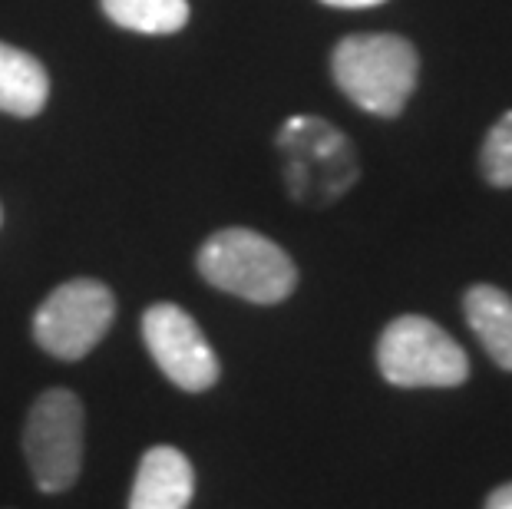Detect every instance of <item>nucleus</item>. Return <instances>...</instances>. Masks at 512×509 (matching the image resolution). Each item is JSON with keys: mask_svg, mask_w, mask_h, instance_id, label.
I'll return each mask as SVG.
<instances>
[{"mask_svg": "<svg viewBox=\"0 0 512 509\" xmlns=\"http://www.w3.org/2000/svg\"><path fill=\"white\" fill-rule=\"evenodd\" d=\"M321 4H328V7H344V10H364V7H380V4H387V0H321Z\"/></svg>", "mask_w": 512, "mask_h": 509, "instance_id": "4468645a", "label": "nucleus"}, {"mask_svg": "<svg viewBox=\"0 0 512 509\" xmlns=\"http://www.w3.org/2000/svg\"><path fill=\"white\" fill-rule=\"evenodd\" d=\"M479 169L489 186L512 189V110L496 119V126L489 129L483 153H479Z\"/></svg>", "mask_w": 512, "mask_h": 509, "instance_id": "f8f14e48", "label": "nucleus"}, {"mask_svg": "<svg viewBox=\"0 0 512 509\" xmlns=\"http://www.w3.org/2000/svg\"><path fill=\"white\" fill-rule=\"evenodd\" d=\"M50 77L37 57L0 43V110L10 116H37L47 106Z\"/></svg>", "mask_w": 512, "mask_h": 509, "instance_id": "1a4fd4ad", "label": "nucleus"}, {"mask_svg": "<svg viewBox=\"0 0 512 509\" xmlns=\"http://www.w3.org/2000/svg\"><path fill=\"white\" fill-rule=\"evenodd\" d=\"M334 80L341 93L374 116H400L417 90L420 57L397 34H357L334 47Z\"/></svg>", "mask_w": 512, "mask_h": 509, "instance_id": "f257e3e1", "label": "nucleus"}, {"mask_svg": "<svg viewBox=\"0 0 512 509\" xmlns=\"http://www.w3.org/2000/svg\"><path fill=\"white\" fill-rule=\"evenodd\" d=\"M195 493V470L176 447H152L136 470L129 509H189Z\"/></svg>", "mask_w": 512, "mask_h": 509, "instance_id": "6e6552de", "label": "nucleus"}, {"mask_svg": "<svg viewBox=\"0 0 512 509\" xmlns=\"http://www.w3.org/2000/svg\"><path fill=\"white\" fill-rule=\"evenodd\" d=\"M143 341L162 374L182 391L202 394L219 381V357L192 314L179 305H152L143 314Z\"/></svg>", "mask_w": 512, "mask_h": 509, "instance_id": "0eeeda50", "label": "nucleus"}, {"mask_svg": "<svg viewBox=\"0 0 512 509\" xmlns=\"http://www.w3.org/2000/svg\"><path fill=\"white\" fill-rule=\"evenodd\" d=\"M0 219H4V215H0Z\"/></svg>", "mask_w": 512, "mask_h": 509, "instance_id": "2eb2a0df", "label": "nucleus"}, {"mask_svg": "<svg viewBox=\"0 0 512 509\" xmlns=\"http://www.w3.org/2000/svg\"><path fill=\"white\" fill-rule=\"evenodd\" d=\"M24 457L43 493L70 490L83 467V404L73 391H43L27 414Z\"/></svg>", "mask_w": 512, "mask_h": 509, "instance_id": "39448f33", "label": "nucleus"}, {"mask_svg": "<svg viewBox=\"0 0 512 509\" xmlns=\"http://www.w3.org/2000/svg\"><path fill=\"white\" fill-rule=\"evenodd\" d=\"M116 318V298L103 281L76 278L60 285L34 314V338L60 361L90 354Z\"/></svg>", "mask_w": 512, "mask_h": 509, "instance_id": "423d86ee", "label": "nucleus"}, {"mask_svg": "<svg viewBox=\"0 0 512 509\" xmlns=\"http://www.w3.org/2000/svg\"><path fill=\"white\" fill-rule=\"evenodd\" d=\"M486 509H512V483L499 486V490L486 500Z\"/></svg>", "mask_w": 512, "mask_h": 509, "instance_id": "ddd939ff", "label": "nucleus"}, {"mask_svg": "<svg viewBox=\"0 0 512 509\" xmlns=\"http://www.w3.org/2000/svg\"><path fill=\"white\" fill-rule=\"evenodd\" d=\"M116 27L136 34H176L189 24V0H100Z\"/></svg>", "mask_w": 512, "mask_h": 509, "instance_id": "9b49d317", "label": "nucleus"}, {"mask_svg": "<svg viewBox=\"0 0 512 509\" xmlns=\"http://www.w3.org/2000/svg\"><path fill=\"white\" fill-rule=\"evenodd\" d=\"M466 321L479 341H483L486 354L503 367L512 371V298L503 288L493 285H473L466 291Z\"/></svg>", "mask_w": 512, "mask_h": 509, "instance_id": "9d476101", "label": "nucleus"}, {"mask_svg": "<svg viewBox=\"0 0 512 509\" xmlns=\"http://www.w3.org/2000/svg\"><path fill=\"white\" fill-rule=\"evenodd\" d=\"M380 374L394 387H460L470 377V357L437 321L403 314L377 341Z\"/></svg>", "mask_w": 512, "mask_h": 509, "instance_id": "20e7f679", "label": "nucleus"}, {"mask_svg": "<svg viewBox=\"0 0 512 509\" xmlns=\"http://www.w3.org/2000/svg\"><path fill=\"white\" fill-rule=\"evenodd\" d=\"M278 153L285 162V186L304 205H331L357 179L351 139L314 116H294L281 126Z\"/></svg>", "mask_w": 512, "mask_h": 509, "instance_id": "7ed1b4c3", "label": "nucleus"}, {"mask_svg": "<svg viewBox=\"0 0 512 509\" xmlns=\"http://www.w3.org/2000/svg\"><path fill=\"white\" fill-rule=\"evenodd\" d=\"M199 272L212 288L255 305H278L298 285V268L281 245L252 229H222L199 248Z\"/></svg>", "mask_w": 512, "mask_h": 509, "instance_id": "f03ea898", "label": "nucleus"}]
</instances>
